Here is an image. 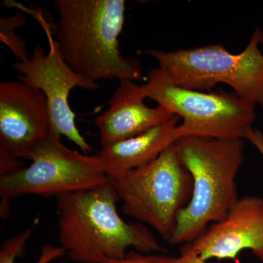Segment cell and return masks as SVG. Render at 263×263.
Here are the masks:
<instances>
[{
	"mask_svg": "<svg viewBox=\"0 0 263 263\" xmlns=\"http://www.w3.org/2000/svg\"><path fill=\"white\" fill-rule=\"evenodd\" d=\"M51 135L47 100L21 81L0 84V148L17 158L31 154Z\"/></svg>",
	"mask_w": 263,
	"mask_h": 263,
	"instance_id": "9",
	"label": "cell"
},
{
	"mask_svg": "<svg viewBox=\"0 0 263 263\" xmlns=\"http://www.w3.org/2000/svg\"><path fill=\"white\" fill-rule=\"evenodd\" d=\"M172 257L146 254L133 250L127 252L124 257L117 259H107L102 263H172Z\"/></svg>",
	"mask_w": 263,
	"mask_h": 263,
	"instance_id": "15",
	"label": "cell"
},
{
	"mask_svg": "<svg viewBox=\"0 0 263 263\" xmlns=\"http://www.w3.org/2000/svg\"><path fill=\"white\" fill-rule=\"evenodd\" d=\"M26 15L22 13L0 18V40L20 62L29 57L27 43L16 33V29L26 25Z\"/></svg>",
	"mask_w": 263,
	"mask_h": 263,
	"instance_id": "14",
	"label": "cell"
},
{
	"mask_svg": "<svg viewBox=\"0 0 263 263\" xmlns=\"http://www.w3.org/2000/svg\"><path fill=\"white\" fill-rule=\"evenodd\" d=\"M179 117L171 119L144 133L103 147L99 154L108 177L146 165L179 139Z\"/></svg>",
	"mask_w": 263,
	"mask_h": 263,
	"instance_id": "12",
	"label": "cell"
},
{
	"mask_svg": "<svg viewBox=\"0 0 263 263\" xmlns=\"http://www.w3.org/2000/svg\"><path fill=\"white\" fill-rule=\"evenodd\" d=\"M174 146L191 175L193 194L167 242L184 245L223 220L239 199L235 180L245 162V140L184 136Z\"/></svg>",
	"mask_w": 263,
	"mask_h": 263,
	"instance_id": "3",
	"label": "cell"
},
{
	"mask_svg": "<svg viewBox=\"0 0 263 263\" xmlns=\"http://www.w3.org/2000/svg\"><path fill=\"white\" fill-rule=\"evenodd\" d=\"M263 32L257 28L240 53H231L222 44L173 51L148 49L171 82L185 89L212 91L218 84L229 86L242 100L263 108Z\"/></svg>",
	"mask_w": 263,
	"mask_h": 263,
	"instance_id": "4",
	"label": "cell"
},
{
	"mask_svg": "<svg viewBox=\"0 0 263 263\" xmlns=\"http://www.w3.org/2000/svg\"><path fill=\"white\" fill-rule=\"evenodd\" d=\"M30 165L0 176L1 216L9 214V201L26 195L57 197L102 186L108 182L98 156L67 148L51 133L31 154Z\"/></svg>",
	"mask_w": 263,
	"mask_h": 263,
	"instance_id": "7",
	"label": "cell"
},
{
	"mask_svg": "<svg viewBox=\"0 0 263 263\" xmlns=\"http://www.w3.org/2000/svg\"><path fill=\"white\" fill-rule=\"evenodd\" d=\"M22 167V162L18 158L0 148V176L11 174Z\"/></svg>",
	"mask_w": 263,
	"mask_h": 263,
	"instance_id": "16",
	"label": "cell"
},
{
	"mask_svg": "<svg viewBox=\"0 0 263 263\" xmlns=\"http://www.w3.org/2000/svg\"><path fill=\"white\" fill-rule=\"evenodd\" d=\"M203 260L235 259L249 250L263 262V198L239 197L228 216L188 243Z\"/></svg>",
	"mask_w": 263,
	"mask_h": 263,
	"instance_id": "10",
	"label": "cell"
},
{
	"mask_svg": "<svg viewBox=\"0 0 263 263\" xmlns=\"http://www.w3.org/2000/svg\"><path fill=\"white\" fill-rule=\"evenodd\" d=\"M108 179L122 202L123 212L148 224L167 241L193 194L191 175L174 144L146 165Z\"/></svg>",
	"mask_w": 263,
	"mask_h": 263,
	"instance_id": "6",
	"label": "cell"
},
{
	"mask_svg": "<svg viewBox=\"0 0 263 263\" xmlns=\"http://www.w3.org/2000/svg\"><path fill=\"white\" fill-rule=\"evenodd\" d=\"M119 201L110 181L92 190L57 197L59 240L71 259L102 263L122 258L129 248L146 254L164 251L147 227L121 217Z\"/></svg>",
	"mask_w": 263,
	"mask_h": 263,
	"instance_id": "2",
	"label": "cell"
},
{
	"mask_svg": "<svg viewBox=\"0 0 263 263\" xmlns=\"http://www.w3.org/2000/svg\"><path fill=\"white\" fill-rule=\"evenodd\" d=\"M248 141L256 147L259 153L263 156V134L259 129H254L253 133L249 137Z\"/></svg>",
	"mask_w": 263,
	"mask_h": 263,
	"instance_id": "18",
	"label": "cell"
},
{
	"mask_svg": "<svg viewBox=\"0 0 263 263\" xmlns=\"http://www.w3.org/2000/svg\"><path fill=\"white\" fill-rule=\"evenodd\" d=\"M119 81V86L108 101L109 108L95 120L102 148L139 136L174 116L160 105L147 106L143 88L134 81Z\"/></svg>",
	"mask_w": 263,
	"mask_h": 263,
	"instance_id": "11",
	"label": "cell"
},
{
	"mask_svg": "<svg viewBox=\"0 0 263 263\" xmlns=\"http://www.w3.org/2000/svg\"><path fill=\"white\" fill-rule=\"evenodd\" d=\"M53 26L62 57L85 79L99 83L141 80L138 60L123 56L119 38L125 18L124 0H54Z\"/></svg>",
	"mask_w": 263,
	"mask_h": 263,
	"instance_id": "1",
	"label": "cell"
},
{
	"mask_svg": "<svg viewBox=\"0 0 263 263\" xmlns=\"http://www.w3.org/2000/svg\"><path fill=\"white\" fill-rule=\"evenodd\" d=\"M172 263H207L197 256L188 243L181 247L180 255L178 257H173Z\"/></svg>",
	"mask_w": 263,
	"mask_h": 263,
	"instance_id": "17",
	"label": "cell"
},
{
	"mask_svg": "<svg viewBox=\"0 0 263 263\" xmlns=\"http://www.w3.org/2000/svg\"><path fill=\"white\" fill-rule=\"evenodd\" d=\"M32 232V227L5 240L0 248V263H15V259L23 255L26 243ZM65 253V249L62 247L48 243L43 246L41 255L34 263H50L63 257Z\"/></svg>",
	"mask_w": 263,
	"mask_h": 263,
	"instance_id": "13",
	"label": "cell"
},
{
	"mask_svg": "<svg viewBox=\"0 0 263 263\" xmlns=\"http://www.w3.org/2000/svg\"><path fill=\"white\" fill-rule=\"evenodd\" d=\"M147 98L182 119L179 138L205 137L220 140H247L253 133L255 104L233 91H200L176 86L160 69L148 72L142 85Z\"/></svg>",
	"mask_w": 263,
	"mask_h": 263,
	"instance_id": "5",
	"label": "cell"
},
{
	"mask_svg": "<svg viewBox=\"0 0 263 263\" xmlns=\"http://www.w3.org/2000/svg\"><path fill=\"white\" fill-rule=\"evenodd\" d=\"M41 21L49 43V51L46 53L42 46L37 45L27 60L15 62L12 68L18 72L19 81L40 90L46 97L51 134L59 138L65 136L84 154L89 153L92 147L76 127V115L69 103V96L71 90L76 87L95 91L101 86L79 75L66 63L49 24Z\"/></svg>",
	"mask_w": 263,
	"mask_h": 263,
	"instance_id": "8",
	"label": "cell"
}]
</instances>
